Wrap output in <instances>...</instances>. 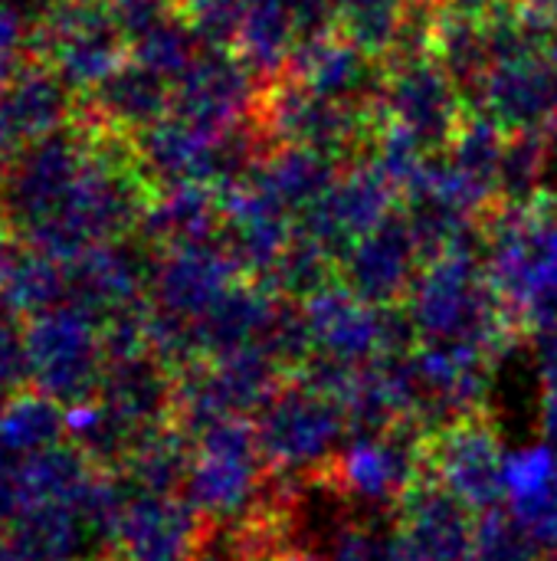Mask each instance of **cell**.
I'll list each match as a JSON object with an SVG mask.
<instances>
[{
  "mask_svg": "<svg viewBox=\"0 0 557 561\" xmlns=\"http://www.w3.org/2000/svg\"><path fill=\"white\" fill-rule=\"evenodd\" d=\"M542 427H545V444H552V447L557 450V388H545Z\"/></svg>",
  "mask_w": 557,
  "mask_h": 561,
  "instance_id": "43",
  "label": "cell"
},
{
  "mask_svg": "<svg viewBox=\"0 0 557 561\" xmlns=\"http://www.w3.org/2000/svg\"><path fill=\"white\" fill-rule=\"evenodd\" d=\"M420 270L423 250L404 207H397L374 230L358 237L338 260V279L371 306L407 302Z\"/></svg>",
  "mask_w": 557,
  "mask_h": 561,
  "instance_id": "13",
  "label": "cell"
},
{
  "mask_svg": "<svg viewBox=\"0 0 557 561\" xmlns=\"http://www.w3.org/2000/svg\"><path fill=\"white\" fill-rule=\"evenodd\" d=\"M263 138L272 145H299L338 161H355L374 148L378 115L368 105L338 102L309 89L305 82L282 76L276 79L259 102L256 112Z\"/></svg>",
  "mask_w": 557,
  "mask_h": 561,
  "instance_id": "4",
  "label": "cell"
},
{
  "mask_svg": "<svg viewBox=\"0 0 557 561\" xmlns=\"http://www.w3.org/2000/svg\"><path fill=\"white\" fill-rule=\"evenodd\" d=\"M341 168H345V161L312 151V148L269 145L256 158V164L250 168L246 178L299 220L312 204H318L328 194V187L338 181Z\"/></svg>",
  "mask_w": 557,
  "mask_h": 561,
  "instance_id": "25",
  "label": "cell"
},
{
  "mask_svg": "<svg viewBox=\"0 0 557 561\" xmlns=\"http://www.w3.org/2000/svg\"><path fill=\"white\" fill-rule=\"evenodd\" d=\"M522 10L555 39L557 36V0H519Z\"/></svg>",
  "mask_w": 557,
  "mask_h": 561,
  "instance_id": "41",
  "label": "cell"
},
{
  "mask_svg": "<svg viewBox=\"0 0 557 561\" xmlns=\"http://www.w3.org/2000/svg\"><path fill=\"white\" fill-rule=\"evenodd\" d=\"M476 523L479 513L427 470L394 510V536L417 561H466Z\"/></svg>",
  "mask_w": 557,
  "mask_h": 561,
  "instance_id": "14",
  "label": "cell"
},
{
  "mask_svg": "<svg viewBox=\"0 0 557 561\" xmlns=\"http://www.w3.org/2000/svg\"><path fill=\"white\" fill-rule=\"evenodd\" d=\"M538 368L545 388H557V329L538 332Z\"/></svg>",
  "mask_w": 557,
  "mask_h": 561,
  "instance_id": "39",
  "label": "cell"
},
{
  "mask_svg": "<svg viewBox=\"0 0 557 561\" xmlns=\"http://www.w3.org/2000/svg\"><path fill=\"white\" fill-rule=\"evenodd\" d=\"M36 56V20L0 0V85L10 82Z\"/></svg>",
  "mask_w": 557,
  "mask_h": 561,
  "instance_id": "34",
  "label": "cell"
},
{
  "mask_svg": "<svg viewBox=\"0 0 557 561\" xmlns=\"http://www.w3.org/2000/svg\"><path fill=\"white\" fill-rule=\"evenodd\" d=\"M204 43L213 46H233L236 23H240V7L243 0H177Z\"/></svg>",
  "mask_w": 557,
  "mask_h": 561,
  "instance_id": "36",
  "label": "cell"
},
{
  "mask_svg": "<svg viewBox=\"0 0 557 561\" xmlns=\"http://www.w3.org/2000/svg\"><path fill=\"white\" fill-rule=\"evenodd\" d=\"M240 279L246 276L220 240L151 253V302L184 319H200Z\"/></svg>",
  "mask_w": 557,
  "mask_h": 561,
  "instance_id": "15",
  "label": "cell"
},
{
  "mask_svg": "<svg viewBox=\"0 0 557 561\" xmlns=\"http://www.w3.org/2000/svg\"><path fill=\"white\" fill-rule=\"evenodd\" d=\"M223 194L220 243L240 263L246 279H266L295 233V217L263 194L250 178L236 181Z\"/></svg>",
  "mask_w": 557,
  "mask_h": 561,
  "instance_id": "18",
  "label": "cell"
},
{
  "mask_svg": "<svg viewBox=\"0 0 557 561\" xmlns=\"http://www.w3.org/2000/svg\"><path fill=\"white\" fill-rule=\"evenodd\" d=\"M66 302H69L66 263L20 243V250L0 283V309H7L10 316L26 322L56 306H66Z\"/></svg>",
  "mask_w": 557,
  "mask_h": 561,
  "instance_id": "28",
  "label": "cell"
},
{
  "mask_svg": "<svg viewBox=\"0 0 557 561\" xmlns=\"http://www.w3.org/2000/svg\"><path fill=\"white\" fill-rule=\"evenodd\" d=\"M89 561H128L125 556H118V552H105V556H95V559Z\"/></svg>",
  "mask_w": 557,
  "mask_h": 561,
  "instance_id": "44",
  "label": "cell"
},
{
  "mask_svg": "<svg viewBox=\"0 0 557 561\" xmlns=\"http://www.w3.org/2000/svg\"><path fill=\"white\" fill-rule=\"evenodd\" d=\"M7 539L30 561H89L98 549L72 503H23Z\"/></svg>",
  "mask_w": 557,
  "mask_h": 561,
  "instance_id": "26",
  "label": "cell"
},
{
  "mask_svg": "<svg viewBox=\"0 0 557 561\" xmlns=\"http://www.w3.org/2000/svg\"><path fill=\"white\" fill-rule=\"evenodd\" d=\"M466 561H545V556L512 510L496 506L479 513L473 552Z\"/></svg>",
  "mask_w": 557,
  "mask_h": 561,
  "instance_id": "32",
  "label": "cell"
},
{
  "mask_svg": "<svg viewBox=\"0 0 557 561\" xmlns=\"http://www.w3.org/2000/svg\"><path fill=\"white\" fill-rule=\"evenodd\" d=\"M266 463L253 417H223L197 434V457L184 496L204 519H236L259 506Z\"/></svg>",
  "mask_w": 557,
  "mask_h": 561,
  "instance_id": "8",
  "label": "cell"
},
{
  "mask_svg": "<svg viewBox=\"0 0 557 561\" xmlns=\"http://www.w3.org/2000/svg\"><path fill=\"white\" fill-rule=\"evenodd\" d=\"M289 76L338 102L374 108L387 79V62L355 39L328 30L295 49Z\"/></svg>",
  "mask_w": 557,
  "mask_h": 561,
  "instance_id": "19",
  "label": "cell"
},
{
  "mask_svg": "<svg viewBox=\"0 0 557 561\" xmlns=\"http://www.w3.org/2000/svg\"><path fill=\"white\" fill-rule=\"evenodd\" d=\"M545 171V135L538 131H509L502 174H499V201L529 204L538 194Z\"/></svg>",
  "mask_w": 557,
  "mask_h": 561,
  "instance_id": "33",
  "label": "cell"
},
{
  "mask_svg": "<svg viewBox=\"0 0 557 561\" xmlns=\"http://www.w3.org/2000/svg\"><path fill=\"white\" fill-rule=\"evenodd\" d=\"M423 467L476 513L496 510L506 500L509 457L489 411L430 431L423 440Z\"/></svg>",
  "mask_w": 557,
  "mask_h": 561,
  "instance_id": "10",
  "label": "cell"
},
{
  "mask_svg": "<svg viewBox=\"0 0 557 561\" xmlns=\"http://www.w3.org/2000/svg\"><path fill=\"white\" fill-rule=\"evenodd\" d=\"M387 542L384 533H378L371 523L345 519L335 533L332 552L322 561H384L387 559Z\"/></svg>",
  "mask_w": 557,
  "mask_h": 561,
  "instance_id": "37",
  "label": "cell"
},
{
  "mask_svg": "<svg viewBox=\"0 0 557 561\" xmlns=\"http://www.w3.org/2000/svg\"><path fill=\"white\" fill-rule=\"evenodd\" d=\"M66 440V408L43 391H16L0 401V454L10 460L33 457Z\"/></svg>",
  "mask_w": 557,
  "mask_h": 561,
  "instance_id": "30",
  "label": "cell"
},
{
  "mask_svg": "<svg viewBox=\"0 0 557 561\" xmlns=\"http://www.w3.org/2000/svg\"><path fill=\"white\" fill-rule=\"evenodd\" d=\"M374 115L378 128H391L423 151L440 154L469 118L466 89L437 53L401 56L387 62Z\"/></svg>",
  "mask_w": 557,
  "mask_h": 561,
  "instance_id": "5",
  "label": "cell"
},
{
  "mask_svg": "<svg viewBox=\"0 0 557 561\" xmlns=\"http://www.w3.org/2000/svg\"><path fill=\"white\" fill-rule=\"evenodd\" d=\"M98 401L141 434L154 424L174 421L177 371L154 352L105 362Z\"/></svg>",
  "mask_w": 557,
  "mask_h": 561,
  "instance_id": "22",
  "label": "cell"
},
{
  "mask_svg": "<svg viewBox=\"0 0 557 561\" xmlns=\"http://www.w3.org/2000/svg\"><path fill=\"white\" fill-rule=\"evenodd\" d=\"M36 56L85 99L128 59V39L108 0H69L36 16Z\"/></svg>",
  "mask_w": 557,
  "mask_h": 561,
  "instance_id": "7",
  "label": "cell"
},
{
  "mask_svg": "<svg viewBox=\"0 0 557 561\" xmlns=\"http://www.w3.org/2000/svg\"><path fill=\"white\" fill-rule=\"evenodd\" d=\"M98 467L72 444L59 440L33 457L16 460L23 503H72L82 496Z\"/></svg>",
  "mask_w": 557,
  "mask_h": 561,
  "instance_id": "29",
  "label": "cell"
},
{
  "mask_svg": "<svg viewBox=\"0 0 557 561\" xmlns=\"http://www.w3.org/2000/svg\"><path fill=\"white\" fill-rule=\"evenodd\" d=\"M66 283L69 302L92 312L98 322L151 302L148 253L128 247L125 240L98 243L66 260Z\"/></svg>",
  "mask_w": 557,
  "mask_h": 561,
  "instance_id": "16",
  "label": "cell"
},
{
  "mask_svg": "<svg viewBox=\"0 0 557 561\" xmlns=\"http://www.w3.org/2000/svg\"><path fill=\"white\" fill-rule=\"evenodd\" d=\"M16 250H20V237H16L13 224L7 220V214H3V207H0V283H3V276H7V270H10V263H13V256H16Z\"/></svg>",
  "mask_w": 557,
  "mask_h": 561,
  "instance_id": "42",
  "label": "cell"
},
{
  "mask_svg": "<svg viewBox=\"0 0 557 561\" xmlns=\"http://www.w3.org/2000/svg\"><path fill=\"white\" fill-rule=\"evenodd\" d=\"M20 506H23V493H20L16 463L0 454V529L13 523V516L20 513Z\"/></svg>",
  "mask_w": 557,
  "mask_h": 561,
  "instance_id": "38",
  "label": "cell"
},
{
  "mask_svg": "<svg viewBox=\"0 0 557 561\" xmlns=\"http://www.w3.org/2000/svg\"><path fill=\"white\" fill-rule=\"evenodd\" d=\"M302 316L312 335V352L345 362L371 365L387 355V312L355 296L341 279L318 289L302 302Z\"/></svg>",
  "mask_w": 557,
  "mask_h": 561,
  "instance_id": "17",
  "label": "cell"
},
{
  "mask_svg": "<svg viewBox=\"0 0 557 561\" xmlns=\"http://www.w3.org/2000/svg\"><path fill=\"white\" fill-rule=\"evenodd\" d=\"M256 76L259 72L233 46L207 43L174 82L171 112L220 131L243 128L263 102Z\"/></svg>",
  "mask_w": 557,
  "mask_h": 561,
  "instance_id": "12",
  "label": "cell"
},
{
  "mask_svg": "<svg viewBox=\"0 0 557 561\" xmlns=\"http://www.w3.org/2000/svg\"><path fill=\"white\" fill-rule=\"evenodd\" d=\"M423 440L427 431L414 421L394 424L381 434L351 437L318 480H325L348 510H384L394 516L427 470Z\"/></svg>",
  "mask_w": 557,
  "mask_h": 561,
  "instance_id": "9",
  "label": "cell"
},
{
  "mask_svg": "<svg viewBox=\"0 0 557 561\" xmlns=\"http://www.w3.org/2000/svg\"><path fill=\"white\" fill-rule=\"evenodd\" d=\"M30 385L62 408L98 398L105 375L102 322L66 302L36 319H26Z\"/></svg>",
  "mask_w": 557,
  "mask_h": 561,
  "instance_id": "6",
  "label": "cell"
},
{
  "mask_svg": "<svg viewBox=\"0 0 557 561\" xmlns=\"http://www.w3.org/2000/svg\"><path fill=\"white\" fill-rule=\"evenodd\" d=\"M401 204L397 184L387 178V171L374 161V154H361L348 161L338 174V181L328 187V194L312 204L295 227L315 237L322 247H328L338 260L341 253L374 230L384 217H391Z\"/></svg>",
  "mask_w": 557,
  "mask_h": 561,
  "instance_id": "11",
  "label": "cell"
},
{
  "mask_svg": "<svg viewBox=\"0 0 557 561\" xmlns=\"http://www.w3.org/2000/svg\"><path fill=\"white\" fill-rule=\"evenodd\" d=\"M407 306L420 345H476L499 358L525 335L489 276L483 233L427 260Z\"/></svg>",
  "mask_w": 557,
  "mask_h": 561,
  "instance_id": "2",
  "label": "cell"
},
{
  "mask_svg": "<svg viewBox=\"0 0 557 561\" xmlns=\"http://www.w3.org/2000/svg\"><path fill=\"white\" fill-rule=\"evenodd\" d=\"M72 118V89L39 56L0 85V128L13 151L53 135Z\"/></svg>",
  "mask_w": 557,
  "mask_h": 561,
  "instance_id": "21",
  "label": "cell"
},
{
  "mask_svg": "<svg viewBox=\"0 0 557 561\" xmlns=\"http://www.w3.org/2000/svg\"><path fill=\"white\" fill-rule=\"evenodd\" d=\"M36 3H39L43 10H49V7H59V3H69V0H36ZM43 10H39V13H43Z\"/></svg>",
  "mask_w": 557,
  "mask_h": 561,
  "instance_id": "45",
  "label": "cell"
},
{
  "mask_svg": "<svg viewBox=\"0 0 557 561\" xmlns=\"http://www.w3.org/2000/svg\"><path fill=\"white\" fill-rule=\"evenodd\" d=\"M194 457V434H187L177 421H164L138 434L118 473L135 493H184Z\"/></svg>",
  "mask_w": 557,
  "mask_h": 561,
  "instance_id": "27",
  "label": "cell"
},
{
  "mask_svg": "<svg viewBox=\"0 0 557 561\" xmlns=\"http://www.w3.org/2000/svg\"><path fill=\"white\" fill-rule=\"evenodd\" d=\"M204 516L184 493H135L125 506L115 552L128 561H190Z\"/></svg>",
  "mask_w": 557,
  "mask_h": 561,
  "instance_id": "20",
  "label": "cell"
},
{
  "mask_svg": "<svg viewBox=\"0 0 557 561\" xmlns=\"http://www.w3.org/2000/svg\"><path fill=\"white\" fill-rule=\"evenodd\" d=\"M223 227V194L210 184H171L158 187L141 224L138 237L148 253H161L184 243L220 240Z\"/></svg>",
  "mask_w": 557,
  "mask_h": 561,
  "instance_id": "24",
  "label": "cell"
},
{
  "mask_svg": "<svg viewBox=\"0 0 557 561\" xmlns=\"http://www.w3.org/2000/svg\"><path fill=\"white\" fill-rule=\"evenodd\" d=\"M30 385V355L26 329L16 325V316L0 309V401Z\"/></svg>",
  "mask_w": 557,
  "mask_h": 561,
  "instance_id": "35",
  "label": "cell"
},
{
  "mask_svg": "<svg viewBox=\"0 0 557 561\" xmlns=\"http://www.w3.org/2000/svg\"><path fill=\"white\" fill-rule=\"evenodd\" d=\"M253 421L266 473L286 483L318 480L348 440L341 404L299 378H289Z\"/></svg>",
  "mask_w": 557,
  "mask_h": 561,
  "instance_id": "3",
  "label": "cell"
},
{
  "mask_svg": "<svg viewBox=\"0 0 557 561\" xmlns=\"http://www.w3.org/2000/svg\"><path fill=\"white\" fill-rule=\"evenodd\" d=\"M79 102H82L76 108L79 115H89L102 125L135 135L171 112L174 82L128 56L95 92H89Z\"/></svg>",
  "mask_w": 557,
  "mask_h": 561,
  "instance_id": "23",
  "label": "cell"
},
{
  "mask_svg": "<svg viewBox=\"0 0 557 561\" xmlns=\"http://www.w3.org/2000/svg\"><path fill=\"white\" fill-rule=\"evenodd\" d=\"M154 197L131 135L79 115L20 148L0 174V207L23 247L72 260L125 240Z\"/></svg>",
  "mask_w": 557,
  "mask_h": 561,
  "instance_id": "1",
  "label": "cell"
},
{
  "mask_svg": "<svg viewBox=\"0 0 557 561\" xmlns=\"http://www.w3.org/2000/svg\"><path fill=\"white\" fill-rule=\"evenodd\" d=\"M335 279H338V256L328 247H322L315 237H309L305 230L295 227L289 247L282 250V256L276 260L269 276L259 283H266L282 299L305 302L309 296L332 286Z\"/></svg>",
  "mask_w": 557,
  "mask_h": 561,
  "instance_id": "31",
  "label": "cell"
},
{
  "mask_svg": "<svg viewBox=\"0 0 557 561\" xmlns=\"http://www.w3.org/2000/svg\"><path fill=\"white\" fill-rule=\"evenodd\" d=\"M443 10L450 13H463V16H489V13H499L519 0H440Z\"/></svg>",
  "mask_w": 557,
  "mask_h": 561,
  "instance_id": "40",
  "label": "cell"
}]
</instances>
